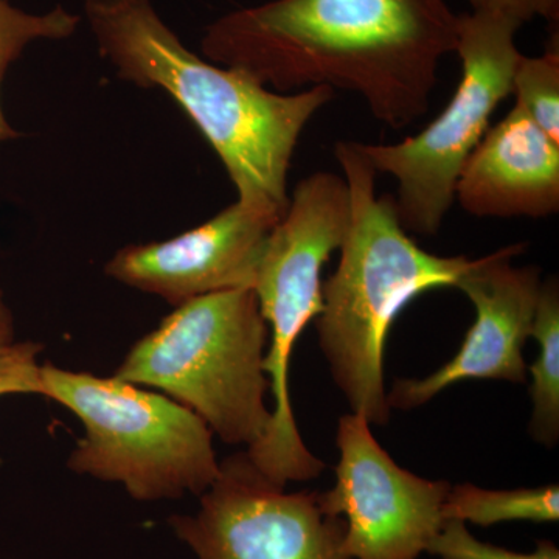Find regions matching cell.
Segmentation results:
<instances>
[{
  "label": "cell",
  "instance_id": "15",
  "mask_svg": "<svg viewBox=\"0 0 559 559\" xmlns=\"http://www.w3.org/2000/svg\"><path fill=\"white\" fill-rule=\"evenodd\" d=\"M81 21L83 16L62 5L53 7L46 13H28L11 5L9 0H0V90L7 70L31 44L72 38L79 31ZM20 135L7 120L0 103V143Z\"/></svg>",
  "mask_w": 559,
  "mask_h": 559
},
{
  "label": "cell",
  "instance_id": "18",
  "mask_svg": "<svg viewBox=\"0 0 559 559\" xmlns=\"http://www.w3.org/2000/svg\"><path fill=\"white\" fill-rule=\"evenodd\" d=\"M40 352L43 345L27 341L16 342L0 355V396L16 393L44 396Z\"/></svg>",
  "mask_w": 559,
  "mask_h": 559
},
{
  "label": "cell",
  "instance_id": "7",
  "mask_svg": "<svg viewBox=\"0 0 559 559\" xmlns=\"http://www.w3.org/2000/svg\"><path fill=\"white\" fill-rule=\"evenodd\" d=\"M522 25L495 13L459 16L455 53L462 79L443 112L414 138L392 145L360 143V153L378 175L399 183L396 213L403 229L436 237L454 204L460 173L489 130L500 103L511 95Z\"/></svg>",
  "mask_w": 559,
  "mask_h": 559
},
{
  "label": "cell",
  "instance_id": "16",
  "mask_svg": "<svg viewBox=\"0 0 559 559\" xmlns=\"http://www.w3.org/2000/svg\"><path fill=\"white\" fill-rule=\"evenodd\" d=\"M514 106L559 143V47L558 39L543 57H522L511 83Z\"/></svg>",
  "mask_w": 559,
  "mask_h": 559
},
{
  "label": "cell",
  "instance_id": "14",
  "mask_svg": "<svg viewBox=\"0 0 559 559\" xmlns=\"http://www.w3.org/2000/svg\"><path fill=\"white\" fill-rule=\"evenodd\" d=\"M444 521L489 527L500 522H557L558 485L520 489H485L473 484L451 485L443 506Z\"/></svg>",
  "mask_w": 559,
  "mask_h": 559
},
{
  "label": "cell",
  "instance_id": "10",
  "mask_svg": "<svg viewBox=\"0 0 559 559\" xmlns=\"http://www.w3.org/2000/svg\"><path fill=\"white\" fill-rule=\"evenodd\" d=\"M525 245H511L477 259L476 266L459 280L476 308L457 355L421 380H399L388 393L390 411H412L429 403L441 390L465 380H527L524 348L532 337L540 290L536 266H513Z\"/></svg>",
  "mask_w": 559,
  "mask_h": 559
},
{
  "label": "cell",
  "instance_id": "19",
  "mask_svg": "<svg viewBox=\"0 0 559 559\" xmlns=\"http://www.w3.org/2000/svg\"><path fill=\"white\" fill-rule=\"evenodd\" d=\"M468 2L473 11L500 14L520 25L538 17L555 24L559 20V0H468Z\"/></svg>",
  "mask_w": 559,
  "mask_h": 559
},
{
  "label": "cell",
  "instance_id": "2",
  "mask_svg": "<svg viewBox=\"0 0 559 559\" xmlns=\"http://www.w3.org/2000/svg\"><path fill=\"white\" fill-rule=\"evenodd\" d=\"M83 10L102 58L117 76L167 92L223 162L237 201L283 218L294 151L334 91L320 86L282 94L241 70L213 64L180 40L153 0H84Z\"/></svg>",
  "mask_w": 559,
  "mask_h": 559
},
{
  "label": "cell",
  "instance_id": "3",
  "mask_svg": "<svg viewBox=\"0 0 559 559\" xmlns=\"http://www.w3.org/2000/svg\"><path fill=\"white\" fill-rule=\"evenodd\" d=\"M334 156L348 186L349 223L340 264L323 283L316 330L352 411L382 426L390 419L384 348L393 322L419 294L455 288L477 259L419 248L401 226L393 197L378 194V173L358 142H337Z\"/></svg>",
  "mask_w": 559,
  "mask_h": 559
},
{
  "label": "cell",
  "instance_id": "1",
  "mask_svg": "<svg viewBox=\"0 0 559 559\" xmlns=\"http://www.w3.org/2000/svg\"><path fill=\"white\" fill-rule=\"evenodd\" d=\"M457 35L444 0H267L210 22L201 51L282 94L353 92L374 119L404 130L428 112Z\"/></svg>",
  "mask_w": 559,
  "mask_h": 559
},
{
  "label": "cell",
  "instance_id": "17",
  "mask_svg": "<svg viewBox=\"0 0 559 559\" xmlns=\"http://www.w3.org/2000/svg\"><path fill=\"white\" fill-rule=\"evenodd\" d=\"M426 551L440 559H559L558 547L551 540H538L535 550L520 554L495 544L481 543L471 535L465 522L454 520L444 521L443 527L430 540Z\"/></svg>",
  "mask_w": 559,
  "mask_h": 559
},
{
  "label": "cell",
  "instance_id": "4",
  "mask_svg": "<svg viewBox=\"0 0 559 559\" xmlns=\"http://www.w3.org/2000/svg\"><path fill=\"white\" fill-rule=\"evenodd\" d=\"M175 308L130 349L114 377L162 390L224 443L255 447L272 419L263 367L270 329L255 293L221 290Z\"/></svg>",
  "mask_w": 559,
  "mask_h": 559
},
{
  "label": "cell",
  "instance_id": "6",
  "mask_svg": "<svg viewBox=\"0 0 559 559\" xmlns=\"http://www.w3.org/2000/svg\"><path fill=\"white\" fill-rule=\"evenodd\" d=\"M40 378L44 399L72 412L86 430L69 455L73 473L119 481L142 502L201 496L218 479L212 430L170 396L53 364L40 366Z\"/></svg>",
  "mask_w": 559,
  "mask_h": 559
},
{
  "label": "cell",
  "instance_id": "11",
  "mask_svg": "<svg viewBox=\"0 0 559 559\" xmlns=\"http://www.w3.org/2000/svg\"><path fill=\"white\" fill-rule=\"evenodd\" d=\"M278 216L234 202L201 226L160 242L124 246L105 274L173 307L230 289H252Z\"/></svg>",
  "mask_w": 559,
  "mask_h": 559
},
{
  "label": "cell",
  "instance_id": "12",
  "mask_svg": "<svg viewBox=\"0 0 559 559\" xmlns=\"http://www.w3.org/2000/svg\"><path fill=\"white\" fill-rule=\"evenodd\" d=\"M455 200L479 218H546L559 210V143L513 106L460 173Z\"/></svg>",
  "mask_w": 559,
  "mask_h": 559
},
{
  "label": "cell",
  "instance_id": "5",
  "mask_svg": "<svg viewBox=\"0 0 559 559\" xmlns=\"http://www.w3.org/2000/svg\"><path fill=\"white\" fill-rule=\"evenodd\" d=\"M349 223V193L344 176L318 171L301 179L289 197L288 210L272 230L257 270L253 293L270 329L264 371L270 378L274 409L263 440L246 451L267 477L311 480L325 463L301 440L289 395V362L294 345L323 308L322 270L340 250Z\"/></svg>",
  "mask_w": 559,
  "mask_h": 559
},
{
  "label": "cell",
  "instance_id": "13",
  "mask_svg": "<svg viewBox=\"0 0 559 559\" xmlns=\"http://www.w3.org/2000/svg\"><path fill=\"white\" fill-rule=\"evenodd\" d=\"M532 337L538 356L530 366L533 415L528 432L544 447H557L559 439V285L557 277L540 283Z\"/></svg>",
  "mask_w": 559,
  "mask_h": 559
},
{
  "label": "cell",
  "instance_id": "9",
  "mask_svg": "<svg viewBox=\"0 0 559 559\" xmlns=\"http://www.w3.org/2000/svg\"><path fill=\"white\" fill-rule=\"evenodd\" d=\"M336 484L319 492L323 509L345 521L349 559H417L444 524L451 484L401 468L360 414L337 426Z\"/></svg>",
  "mask_w": 559,
  "mask_h": 559
},
{
  "label": "cell",
  "instance_id": "8",
  "mask_svg": "<svg viewBox=\"0 0 559 559\" xmlns=\"http://www.w3.org/2000/svg\"><path fill=\"white\" fill-rule=\"evenodd\" d=\"M285 488L240 452L219 463L200 510L168 524L200 559H349L345 521L323 509L319 492Z\"/></svg>",
  "mask_w": 559,
  "mask_h": 559
},
{
  "label": "cell",
  "instance_id": "20",
  "mask_svg": "<svg viewBox=\"0 0 559 559\" xmlns=\"http://www.w3.org/2000/svg\"><path fill=\"white\" fill-rule=\"evenodd\" d=\"M14 344H16V329H14L13 312L0 288V355Z\"/></svg>",
  "mask_w": 559,
  "mask_h": 559
}]
</instances>
